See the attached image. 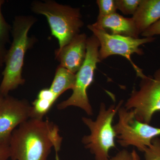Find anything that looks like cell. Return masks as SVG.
Returning <instances> with one entry per match:
<instances>
[{"label":"cell","instance_id":"obj_11","mask_svg":"<svg viewBox=\"0 0 160 160\" xmlns=\"http://www.w3.org/2000/svg\"><path fill=\"white\" fill-rule=\"evenodd\" d=\"M92 25L106 31L109 29L111 34L133 38H139L140 35L132 18L124 17L117 12L104 17L98 18L97 22Z\"/></svg>","mask_w":160,"mask_h":160},{"label":"cell","instance_id":"obj_19","mask_svg":"<svg viewBox=\"0 0 160 160\" xmlns=\"http://www.w3.org/2000/svg\"><path fill=\"white\" fill-rule=\"evenodd\" d=\"M157 35H160V19L146 29L141 35L144 38H148L153 37Z\"/></svg>","mask_w":160,"mask_h":160},{"label":"cell","instance_id":"obj_21","mask_svg":"<svg viewBox=\"0 0 160 160\" xmlns=\"http://www.w3.org/2000/svg\"><path fill=\"white\" fill-rule=\"evenodd\" d=\"M109 160H132V158L131 153L127 150L123 149Z\"/></svg>","mask_w":160,"mask_h":160},{"label":"cell","instance_id":"obj_13","mask_svg":"<svg viewBox=\"0 0 160 160\" xmlns=\"http://www.w3.org/2000/svg\"><path fill=\"white\" fill-rule=\"evenodd\" d=\"M76 81V74L59 66L49 89L58 98L65 92L73 89Z\"/></svg>","mask_w":160,"mask_h":160},{"label":"cell","instance_id":"obj_14","mask_svg":"<svg viewBox=\"0 0 160 160\" xmlns=\"http://www.w3.org/2000/svg\"><path fill=\"white\" fill-rule=\"evenodd\" d=\"M5 1L0 0V68L4 65L7 50L6 44L9 42V33L12 31L10 25L6 22L2 12V7Z\"/></svg>","mask_w":160,"mask_h":160},{"label":"cell","instance_id":"obj_20","mask_svg":"<svg viewBox=\"0 0 160 160\" xmlns=\"http://www.w3.org/2000/svg\"><path fill=\"white\" fill-rule=\"evenodd\" d=\"M37 98L46 99L55 102L58 98L49 88H46L40 90Z\"/></svg>","mask_w":160,"mask_h":160},{"label":"cell","instance_id":"obj_17","mask_svg":"<svg viewBox=\"0 0 160 160\" xmlns=\"http://www.w3.org/2000/svg\"><path fill=\"white\" fill-rule=\"evenodd\" d=\"M99 15L98 18L104 17L116 12L117 10L115 0H98Z\"/></svg>","mask_w":160,"mask_h":160},{"label":"cell","instance_id":"obj_6","mask_svg":"<svg viewBox=\"0 0 160 160\" xmlns=\"http://www.w3.org/2000/svg\"><path fill=\"white\" fill-rule=\"evenodd\" d=\"M118 114V121L113 127L118 143L122 147L133 146L144 152L152 140L160 136V128L139 121L132 110L121 107Z\"/></svg>","mask_w":160,"mask_h":160},{"label":"cell","instance_id":"obj_9","mask_svg":"<svg viewBox=\"0 0 160 160\" xmlns=\"http://www.w3.org/2000/svg\"><path fill=\"white\" fill-rule=\"evenodd\" d=\"M31 109L27 100L5 97L0 105V146H9L16 128L30 118Z\"/></svg>","mask_w":160,"mask_h":160},{"label":"cell","instance_id":"obj_1","mask_svg":"<svg viewBox=\"0 0 160 160\" xmlns=\"http://www.w3.org/2000/svg\"><path fill=\"white\" fill-rule=\"evenodd\" d=\"M63 138L58 127L49 120L30 118L12 134L9 146L12 160H48L52 147L56 160Z\"/></svg>","mask_w":160,"mask_h":160},{"label":"cell","instance_id":"obj_3","mask_svg":"<svg viewBox=\"0 0 160 160\" xmlns=\"http://www.w3.org/2000/svg\"><path fill=\"white\" fill-rule=\"evenodd\" d=\"M32 10L45 16L52 35L57 39L60 50L77 35L84 25L79 9L62 5L53 1L33 2Z\"/></svg>","mask_w":160,"mask_h":160},{"label":"cell","instance_id":"obj_23","mask_svg":"<svg viewBox=\"0 0 160 160\" xmlns=\"http://www.w3.org/2000/svg\"><path fill=\"white\" fill-rule=\"evenodd\" d=\"M131 153L132 156V160H141L139 156L138 155L135 150L133 149Z\"/></svg>","mask_w":160,"mask_h":160},{"label":"cell","instance_id":"obj_10","mask_svg":"<svg viewBox=\"0 0 160 160\" xmlns=\"http://www.w3.org/2000/svg\"><path fill=\"white\" fill-rule=\"evenodd\" d=\"M87 36L78 34L60 50L55 52L56 58L60 66L76 74L86 59L87 52Z\"/></svg>","mask_w":160,"mask_h":160},{"label":"cell","instance_id":"obj_18","mask_svg":"<svg viewBox=\"0 0 160 160\" xmlns=\"http://www.w3.org/2000/svg\"><path fill=\"white\" fill-rule=\"evenodd\" d=\"M144 152L145 160H160V138H154Z\"/></svg>","mask_w":160,"mask_h":160},{"label":"cell","instance_id":"obj_5","mask_svg":"<svg viewBox=\"0 0 160 160\" xmlns=\"http://www.w3.org/2000/svg\"><path fill=\"white\" fill-rule=\"evenodd\" d=\"M100 46L99 42L94 35L87 39L86 59L76 74L72 94L69 98L58 104V109L62 110L69 106H75L83 109L88 115L93 114L87 91L93 82L98 63L101 62L99 57Z\"/></svg>","mask_w":160,"mask_h":160},{"label":"cell","instance_id":"obj_25","mask_svg":"<svg viewBox=\"0 0 160 160\" xmlns=\"http://www.w3.org/2000/svg\"><path fill=\"white\" fill-rule=\"evenodd\" d=\"M5 146H9V145H5ZM0 146V147H2V146Z\"/></svg>","mask_w":160,"mask_h":160},{"label":"cell","instance_id":"obj_15","mask_svg":"<svg viewBox=\"0 0 160 160\" xmlns=\"http://www.w3.org/2000/svg\"><path fill=\"white\" fill-rule=\"evenodd\" d=\"M55 102L51 100L37 98L31 105L30 118L43 119Z\"/></svg>","mask_w":160,"mask_h":160},{"label":"cell","instance_id":"obj_24","mask_svg":"<svg viewBox=\"0 0 160 160\" xmlns=\"http://www.w3.org/2000/svg\"><path fill=\"white\" fill-rule=\"evenodd\" d=\"M4 98H5V97L3 96L1 94V92H0V105H1V104Z\"/></svg>","mask_w":160,"mask_h":160},{"label":"cell","instance_id":"obj_8","mask_svg":"<svg viewBox=\"0 0 160 160\" xmlns=\"http://www.w3.org/2000/svg\"><path fill=\"white\" fill-rule=\"evenodd\" d=\"M140 88H133L125 108L134 112L136 118L149 124L153 115L160 111V68L153 76L141 78Z\"/></svg>","mask_w":160,"mask_h":160},{"label":"cell","instance_id":"obj_22","mask_svg":"<svg viewBox=\"0 0 160 160\" xmlns=\"http://www.w3.org/2000/svg\"><path fill=\"white\" fill-rule=\"evenodd\" d=\"M10 157L9 146H3L0 147V160H7Z\"/></svg>","mask_w":160,"mask_h":160},{"label":"cell","instance_id":"obj_16","mask_svg":"<svg viewBox=\"0 0 160 160\" xmlns=\"http://www.w3.org/2000/svg\"><path fill=\"white\" fill-rule=\"evenodd\" d=\"M141 0H116L117 9L125 15H132L136 11Z\"/></svg>","mask_w":160,"mask_h":160},{"label":"cell","instance_id":"obj_12","mask_svg":"<svg viewBox=\"0 0 160 160\" xmlns=\"http://www.w3.org/2000/svg\"><path fill=\"white\" fill-rule=\"evenodd\" d=\"M140 34L160 19V0H141L132 18Z\"/></svg>","mask_w":160,"mask_h":160},{"label":"cell","instance_id":"obj_2","mask_svg":"<svg viewBox=\"0 0 160 160\" xmlns=\"http://www.w3.org/2000/svg\"><path fill=\"white\" fill-rule=\"evenodd\" d=\"M35 22L34 18L29 16L15 18L12 28V42L5 57L0 85V92L4 97L25 82L22 76L25 54L35 42L34 38L29 37L28 32Z\"/></svg>","mask_w":160,"mask_h":160},{"label":"cell","instance_id":"obj_7","mask_svg":"<svg viewBox=\"0 0 160 160\" xmlns=\"http://www.w3.org/2000/svg\"><path fill=\"white\" fill-rule=\"evenodd\" d=\"M88 28L93 32L100 43L99 57L101 61L110 56H122L129 61L138 77L142 78L145 76L142 69L133 63L131 59L132 55L136 53L142 55L143 51L140 46L146 43L154 42L153 37L133 38L108 33L104 29H98L92 25H88Z\"/></svg>","mask_w":160,"mask_h":160},{"label":"cell","instance_id":"obj_4","mask_svg":"<svg viewBox=\"0 0 160 160\" xmlns=\"http://www.w3.org/2000/svg\"><path fill=\"white\" fill-rule=\"evenodd\" d=\"M123 101L117 106L112 105L106 108L104 103H101L96 119L82 118L83 123L89 128L90 134L83 137L82 142L86 149L94 156L95 160H109V152L115 147V140L116 133L112 126L115 116L122 107Z\"/></svg>","mask_w":160,"mask_h":160}]
</instances>
